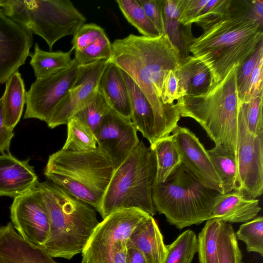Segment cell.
Returning <instances> with one entry per match:
<instances>
[{
  "mask_svg": "<svg viewBox=\"0 0 263 263\" xmlns=\"http://www.w3.org/2000/svg\"><path fill=\"white\" fill-rule=\"evenodd\" d=\"M109 62L126 73L142 90L154 111L158 140L170 135L180 119L175 103L161 100L164 79L175 70L180 61L179 51L166 35L147 37L130 34L111 44Z\"/></svg>",
  "mask_w": 263,
  "mask_h": 263,
  "instance_id": "6da1fadb",
  "label": "cell"
},
{
  "mask_svg": "<svg viewBox=\"0 0 263 263\" xmlns=\"http://www.w3.org/2000/svg\"><path fill=\"white\" fill-rule=\"evenodd\" d=\"M262 25L251 14L249 1L231 0L226 13L193 39L189 52L210 69L213 87L254 53L263 41Z\"/></svg>",
  "mask_w": 263,
  "mask_h": 263,
  "instance_id": "7a4b0ae2",
  "label": "cell"
},
{
  "mask_svg": "<svg viewBox=\"0 0 263 263\" xmlns=\"http://www.w3.org/2000/svg\"><path fill=\"white\" fill-rule=\"evenodd\" d=\"M36 187L50 221L49 238L43 248L53 258L71 259L82 253L98 224L96 211L48 180Z\"/></svg>",
  "mask_w": 263,
  "mask_h": 263,
  "instance_id": "3957f363",
  "label": "cell"
},
{
  "mask_svg": "<svg viewBox=\"0 0 263 263\" xmlns=\"http://www.w3.org/2000/svg\"><path fill=\"white\" fill-rule=\"evenodd\" d=\"M237 68L233 67L207 93L183 96L175 103L180 117L195 120L205 130L215 145L233 152L236 158L240 106L236 81Z\"/></svg>",
  "mask_w": 263,
  "mask_h": 263,
  "instance_id": "277c9868",
  "label": "cell"
},
{
  "mask_svg": "<svg viewBox=\"0 0 263 263\" xmlns=\"http://www.w3.org/2000/svg\"><path fill=\"white\" fill-rule=\"evenodd\" d=\"M114 171L109 159L97 147L84 152L61 149L49 157L44 174L99 213Z\"/></svg>",
  "mask_w": 263,
  "mask_h": 263,
  "instance_id": "5b68a950",
  "label": "cell"
},
{
  "mask_svg": "<svg viewBox=\"0 0 263 263\" xmlns=\"http://www.w3.org/2000/svg\"><path fill=\"white\" fill-rule=\"evenodd\" d=\"M221 194L204 185L182 163L163 182L154 183L152 190L156 212L180 230L210 219Z\"/></svg>",
  "mask_w": 263,
  "mask_h": 263,
  "instance_id": "8992f818",
  "label": "cell"
},
{
  "mask_svg": "<svg viewBox=\"0 0 263 263\" xmlns=\"http://www.w3.org/2000/svg\"><path fill=\"white\" fill-rule=\"evenodd\" d=\"M156 172L154 150L143 141L117 168L105 193L99 214L104 219L114 211L135 208L151 216L156 213L152 190Z\"/></svg>",
  "mask_w": 263,
  "mask_h": 263,
  "instance_id": "52a82bcc",
  "label": "cell"
},
{
  "mask_svg": "<svg viewBox=\"0 0 263 263\" xmlns=\"http://www.w3.org/2000/svg\"><path fill=\"white\" fill-rule=\"evenodd\" d=\"M0 8L11 20L42 37L50 51L58 41L73 35L86 21L69 0H2Z\"/></svg>",
  "mask_w": 263,
  "mask_h": 263,
  "instance_id": "ba28073f",
  "label": "cell"
},
{
  "mask_svg": "<svg viewBox=\"0 0 263 263\" xmlns=\"http://www.w3.org/2000/svg\"><path fill=\"white\" fill-rule=\"evenodd\" d=\"M138 209L114 211L99 222L82 252L81 263H126V242L134 229L149 217Z\"/></svg>",
  "mask_w": 263,
  "mask_h": 263,
  "instance_id": "9c48e42d",
  "label": "cell"
},
{
  "mask_svg": "<svg viewBox=\"0 0 263 263\" xmlns=\"http://www.w3.org/2000/svg\"><path fill=\"white\" fill-rule=\"evenodd\" d=\"M80 67L73 59L69 68L46 78L36 79L26 92L24 119H37L47 123L75 82Z\"/></svg>",
  "mask_w": 263,
  "mask_h": 263,
  "instance_id": "30bf717a",
  "label": "cell"
},
{
  "mask_svg": "<svg viewBox=\"0 0 263 263\" xmlns=\"http://www.w3.org/2000/svg\"><path fill=\"white\" fill-rule=\"evenodd\" d=\"M10 219L14 229L24 240L43 248L49 238L50 221L37 187L14 198Z\"/></svg>",
  "mask_w": 263,
  "mask_h": 263,
  "instance_id": "8fae6325",
  "label": "cell"
},
{
  "mask_svg": "<svg viewBox=\"0 0 263 263\" xmlns=\"http://www.w3.org/2000/svg\"><path fill=\"white\" fill-rule=\"evenodd\" d=\"M108 62V60H100L80 66L75 82L47 122L49 127L67 124L71 117L94 99L100 78Z\"/></svg>",
  "mask_w": 263,
  "mask_h": 263,
  "instance_id": "7c38bea8",
  "label": "cell"
},
{
  "mask_svg": "<svg viewBox=\"0 0 263 263\" xmlns=\"http://www.w3.org/2000/svg\"><path fill=\"white\" fill-rule=\"evenodd\" d=\"M137 132L130 119L111 109L96 132L97 147L109 159L115 170L139 143Z\"/></svg>",
  "mask_w": 263,
  "mask_h": 263,
  "instance_id": "4fadbf2b",
  "label": "cell"
},
{
  "mask_svg": "<svg viewBox=\"0 0 263 263\" xmlns=\"http://www.w3.org/2000/svg\"><path fill=\"white\" fill-rule=\"evenodd\" d=\"M237 163L245 195L256 198L263 192V135L250 133L238 115Z\"/></svg>",
  "mask_w": 263,
  "mask_h": 263,
  "instance_id": "5bb4252c",
  "label": "cell"
},
{
  "mask_svg": "<svg viewBox=\"0 0 263 263\" xmlns=\"http://www.w3.org/2000/svg\"><path fill=\"white\" fill-rule=\"evenodd\" d=\"M33 34L7 16L0 8V84L25 63L33 45Z\"/></svg>",
  "mask_w": 263,
  "mask_h": 263,
  "instance_id": "9a60e30c",
  "label": "cell"
},
{
  "mask_svg": "<svg viewBox=\"0 0 263 263\" xmlns=\"http://www.w3.org/2000/svg\"><path fill=\"white\" fill-rule=\"evenodd\" d=\"M172 133L182 163L204 185L223 194L222 181L199 139L189 129L178 125Z\"/></svg>",
  "mask_w": 263,
  "mask_h": 263,
  "instance_id": "2e32d148",
  "label": "cell"
},
{
  "mask_svg": "<svg viewBox=\"0 0 263 263\" xmlns=\"http://www.w3.org/2000/svg\"><path fill=\"white\" fill-rule=\"evenodd\" d=\"M29 161L9 152L0 154V196L14 198L37 186L38 177Z\"/></svg>",
  "mask_w": 263,
  "mask_h": 263,
  "instance_id": "e0dca14e",
  "label": "cell"
},
{
  "mask_svg": "<svg viewBox=\"0 0 263 263\" xmlns=\"http://www.w3.org/2000/svg\"><path fill=\"white\" fill-rule=\"evenodd\" d=\"M0 263H59L42 248L24 240L12 223L0 227Z\"/></svg>",
  "mask_w": 263,
  "mask_h": 263,
  "instance_id": "ac0fdd59",
  "label": "cell"
},
{
  "mask_svg": "<svg viewBox=\"0 0 263 263\" xmlns=\"http://www.w3.org/2000/svg\"><path fill=\"white\" fill-rule=\"evenodd\" d=\"M261 208L259 200L246 196L243 192L221 194L212 209L210 219L224 222H246L255 218Z\"/></svg>",
  "mask_w": 263,
  "mask_h": 263,
  "instance_id": "d6986e66",
  "label": "cell"
},
{
  "mask_svg": "<svg viewBox=\"0 0 263 263\" xmlns=\"http://www.w3.org/2000/svg\"><path fill=\"white\" fill-rule=\"evenodd\" d=\"M175 73L179 81L180 98L207 93L213 86L212 73L201 61L189 55L180 60Z\"/></svg>",
  "mask_w": 263,
  "mask_h": 263,
  "instance_id": "ffe728a7",
  "label": "cell"
},
{
  "mask_svg": "<svg viewBox=\"0 0 263 263\" xmlns=\"http://www.w3.org/2000/svg\"><path fill=\"white\" fill-rule=\"evenodd\" d=\"M120 71L128 92L132 110L131 120L137 130L142 134L152 146L158 141L152 107L134 81L124 71L120 69Z\"/></svg>",
  "mask_w": 263,
  "mask_h": 263,
  "instance_id": "44dd1931",
  "label": "cell"
},
{
  "mask_svg": "<svg viewBox=\"0 0 263 263\" xmlns=\"http://www.w3.org/2000/svg\"><path fill=\"white\" fill-rule=\"evenodd\" d=\"M128 240L142 254L146 263H162L166 255L162 235L153 216L139 224Z\"/></svg>",
  "mask_w": 263,
  "mask_h": 263,
  "instance_id": "7402d4cb",
  "label": "cell"
},
{
  "mask_svg": "<svg viewBox=\"0 0 263 263\" xmlns=\"http://www.w3.org/2000/svg\"><path fill=\"white\" fill-rule=\"evenodd\" d=\"M98 89L111 109L131 119L132 110L128 90L120 69L108 62L100 78Z\"/></svg>",
  "mask_w": 263,
  "mask_h": 263,
  "instance_id": "603a6c76",
  "label": "cell"
},
{
  "mask_svg": "<svg viewBox=\"0 0 263 263\" xmlns=\"http://www.w3.org/2000/svg\"><path fill=\"white\" fill-rule=\"evenodd\" d=\"M165 35L179 51L180 60L189 55V47L194 38L191 26H184L180 21L181 0H160Z\"/></svg>",
  "mask_w": 263,
  "mask_h": 263,
  "instance_id": "cb8c5ba5",
  "label": "cell"
},
{
  "mask_svg": "<svg viewBox=\"0 0 263 263\" xmlns=\"http://www.w3.org/2000/svg\"><path fill=\"white\" fill-rule=\"evenodd\" d=\"M26 92L22 75L17 71L6 82L1 97L5 124L11 129L13 130L20 120L26 104Z\"/></svg>",
  "mask_w": 263,
  "mask_h": 263,
  "instance_id": "d4e9b609",
  "label": "cell"
},
{
  "mask_svg": "<svg viewBox=\"0 0 263 263\" xmlns=\"http://www.w3.org/2000/svg\"><path fill=\"white\" fill-rule=\"evenodd\" d=\"M207 152L222 181L223 194L233 191L243 193L235 153L219 145H215Z\"/></svg>",
  "mask_w": 263,
  "mask_h": 263,
  "instance_id": "484cf974",
  "label": "cell"
},
{
  "mask_svg": "<svg viewBox=\"0 0 263 263\" xmlns=\"http://www.w3.org/2000/svg\"><path fill=\"white\" fill-rule=\"evenodd\" d=\"M73 50L71 48L67 52L46 51L41 49L36 43L33 52L29 55L31 58L30 64L36 79L50 76L70 67L73 62V59L71 58Z\"/></svg>",
  "mask_w": 263,
  "mask_h": 263,
  "instance_id": "4316f807",
  "label": "cell"
},
{
  "mask_svg": "<svg viewBox=\"0 0 263 263\" xmlns=\"http://www.w3.org/2000/svg\"><path fill=\"white\" fill-rule=\"evenodd\" d=\"M154 150L156 161L154 183L163 182L181 163V158L171 135L160 139L150 146Z\"/></svg>",
  "mask_w": 263,
  "mask_h": 263,
  "instance_id": "83f0119b",
  "label": "cell"
},
{
  "mask_svg": "<svg viewBox=\"0 0 263 263\" xmlns=\"http://www.w3.org/2000/svg\"><path fill=\"white\" fill-rule=\"evenodd\" d=\"M67 126V138L62 149L84 152L97 148L95 133L82 120L73 116L68 120Z\"/></svg>",
  "mask_w": 263,
  "mask_h": 263,
  "instance_id": "f1b7e54d",
  "label": "cell"
},
{
  "mask_svg": "<svg viewBox=\"0 0 263 263\" xmlns=\"http://www.w3.org/2000/svg\"><path fill=\"white\" fill-rule=\"evenodd\" d=\"M221 221L210 219L197 238L199 263H219L218 238Z\"/></svg>",
  "mask_w": 263,
  "mask_h": 263,
  "instance_id": "f546056e",
  "label": "cell"
},
{
  "mask_svg": "<svg viewBox=\"0 0 263 263\" xmlns=\"http://www.w3.org/2000/svg\"><path fill=\"white\" fill-rule=\"evenodd\" d=\"M166 255L162 263H192L197 253V237L191 230L182 232L172 243L166 245Z\"/></svg>",
  "mask_w": 263,
  "mask_h": 263,
  "instance_id": "4dcf8cb0",
  "label": "cell"
},
{
  "mask_svg": "<svg viewBox=\"0 0 263 263\" xmlns=\"http://www.w3.org/2000/svg\"><path fill=\"white\" fill-rule=\"evenodd\" d=\"M116 3L128 22L142 35L147 37L160 35L138 0H117Z\"/></svg>",
  "mask_w": 263,
  "mask_h": 263,
  "instance_id": "1f68e13d",
  "label": "cell"
},
{
  "mask_svg": "<svg viewBox=\"0 0 263 263\" xmlns=\"http://www.w3.org/2000/svg\"><path fill=\"white\" fill-rule=\"evenodd\" d=\"M219 263H243L235 232L231 224L221 221L218 238Z\"/></svg>",
  "mask_w": 263,
  "mask_h": 263,
  "instance_id": "d6a6232c",
  "label": "cell"
},
{
  "mask_svg": "<svg viewBox=\"0 0 263 263\" xmlns=\"http://www.w3.org/2000/svg\"><path fill=\"white\" fill-rule=\"evenodd\" d=\"M236 239L243 241L248 252L263 256V217L258 216L239 227L235 233Z\"/></svg>",
  "mask_w": 263,
  "mask_h": 263,
  "instance_id": "836d02e7",
  "label": "cell"
},
{
  "mask_svg": "<svg viewBox=\"0 0 263 263\" xmlns=\"http://www.w3.org/2000/svg\"><path fill=\"white\" fill-rule=\"evenodd\" d=\"M111 108L99 90L94 99L74 116L88 125L95 133Z\"/></svg>",
  "mask_w": 263,
  "mask_h": 263,
  "instance_id": "e575fe53",
  "label": "cell"
},
{
  "mask_svg": "<svg viewBox=\"0 0 263 263\" xmlns=\"http://www.w3.org/2000/svg\"><path fill=\"white\" fill-rule=\"evenodd\" d=\"M263 95L240 104L239 114L248 130L256 136L263 135Z\"/></svg>",
  "mask_w": 263,
  "mask_h": 263,
  "instance_id": "d590c367",
  "label": "cell"
},
{
  "mask_svg": "<svg viewBox=\"0 0 263 263\" xmlns=\"http://www.w3.org/2000/svg\"><path fill=\"white\" fill-rule=\"evenodd\" d=\"M111 53V43L105 34L85 48L75 51L74 59L79 66H84L100 60H109Z\"/></svg>",
  "mask_w": 263,
  "mask_h": 263,
  "instance_id": "8d00e7d4",
  "label": "cell"
},
{
  "mask_svg": "<svg viewBox=\"0 0 263 263\" xmlns=\"http://www.w3.org/2000/svg\"><path fill=\"white\" fill-rule=\"evenodd\" d=\"M231 3V0H209L193 23L198 24L205 30L226 13Z\"/></svg>",
  "mask_w": 263,
  "mask_h": 263,
  "instance_id": "74e56055",
  "label": "cell"
},
{
  "mask_svg": "<svg viewBox=\"0 0 263 263\" xmlns=\"http://www.w3.org/2000/svg\"><path fill=\"white\" fill-rule=\"evenodd\" d=\"M263 54V41L259 44L254 53L237 68V87L240 104L245 97L250 78L260 56Z\"/></svg>",
  "mask_w": 263,
  "mask_h": 263,
  "instance_id": "f35d334b",
  "label": "cell"
},
{
  "mask_svg": "<svg viewBox=\"0 0 263 263\" xmlns=\"http://www.w3.org/2000/svg\"><path fill=\"white\" fill-rule=\"evenodd\" d=\"M105 34L104 29L96 24H84L73 35L71 49L82 50Z\"/></svg>",
  "mask_w": 263,
  "mask_h": 263,
  "instance_id": "ab89813d",
  "label": "cell"
},
{
  "mask_svg": "<svg viewBox=\"0 0 263 263\" xmlns=\"http://www.w3.org/2000/svg\"><path fill=\"white\" fill-rule=\"evenodd\" d=\"M209 0H181L180 21L184 26H192Z\"/></svg>",
  "mask_w": 263,
  "mask_h": 263,
  "instance_id": "60d3db41",
  "label": "cell"
},
{
  "mask_svg": "<svg viewBox=\"0 0 263 263\" xmlns=\"http://www.w3.org/2000/svg\"><path fill=\"white\" fill-rule=\"evenodd\" d=\"M262 76L263 54L260 56L253 70L247 93L242 103L250 101L255 97L263 95Z\"/></svg>",
  "mask_w": 263,
  "mask_h": 263,
  "instance_id": "b9f144b4",
  "label": "cell"
},
{
  "mask_svg": "<svg viewBox=\"0 0 263 263\" xmlns=\"http://www.w3.org/2000/svg\"><path fill=\"white\" fill-rule=\"evenodd\" d=\"M160 35H165L160 0H138Z\"/></svg>",
  "mask_w": 263,
  "mask_h": 263,
  "instance_id": "7bdbcfd3",
  "label": "cell"
},
{
  "mask_svg": "<svg viewBox=\"0 0 263 263\" xmlns=\"http://www.w3.org/2000/svg\"><path fill=\"white\" fill-rule=\"evenodd\" d=\"M180 98L178 79L175 70H170L164 79L161 100L165 105L171 104Z\"/></svg>",
  "mask_w": 263,
  "mask_h": 263,
  "instance_id": "ee69618b",
  "label": "cell"
},
{
  "mask_svg": "<svg viewBox=\"0 0 263 263\" xmlns=\"http://www.w3.org/2000/svg\"><path fill=\"white\" fill-rule=\"evenodd\" d=\"M13 136V130L7 127L5 124L2 99L0 98V154L9 152L11 141Z\"/></svg>",
  "mask_w": 263,
  "mask_h": 263,
  "instance_id": "f6af8a7d",
  "label": "cell"
},
{
  "mask_svg": "<svg viewBox=\"0 0 263 263\" xmlns=\"http://www.w3.org/2000/svg\"><path fill=\"white\" fill-rule=\"evenodd\" d=\"M126 247V263H146L142 254L128 240Z\"/></svg>",
  "mask_w": 263,
  "mask_h": 263,
  "instance_id": "bcb514c9",
  "label": "cell"
},
{
  "mask_svg": "<svg viewBox=\"0 0 263 263\" xmlns=\"http://www.w3.org/2000/svg\"><path fill=\"white\" fill-rule=\"evenodd\" d=\"M250 11L253 17L263 24V1L262 0L249 1Z\"/></svg>",
  "mask_w": 263,
  "mask_h": 263,
  "instance_id": "7dc6e473",
  "label": "cell"
}]
</instances>
